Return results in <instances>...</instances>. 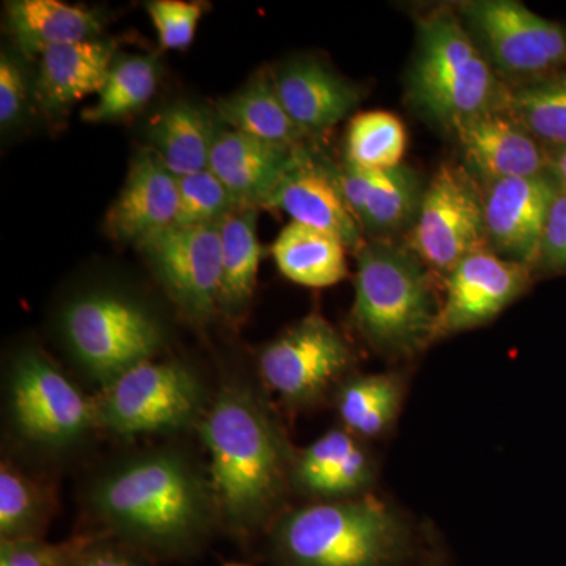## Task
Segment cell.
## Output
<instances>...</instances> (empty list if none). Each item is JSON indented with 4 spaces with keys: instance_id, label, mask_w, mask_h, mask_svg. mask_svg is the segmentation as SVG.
<instances>
[{
    "instance_id": "obj_1",
    "label": "cell",
    "mask_w": 566,
    "mask_h": 566,
    "mask_svg": "<svg viewBox=\"0 0 566 566\" xmlns=\"http://www.w3.org/2000/svg\"><path fill=\"white\" fill-rule=\"evenodd\" d=\"M200 433L210 452V491L223 520L238 531L264 523L281 504L294 461L281 428L244 387L223 389Z\"/></svg>"
},
{
    "instance_id": "obj_2",
    "label": "cell",
    "mask_w": 566,
    "mask_h": 566,
    "mask_svg": "<svg viewBox=\"0 0 566 566\" xmlns=\"http://www.w3.org/2000/svg\"><path fill=\"white\" fill-rule=\"evenodd\" d=\"M93 512L123 538L155 551H174L202 534L214 505L191 464L177 453L133 458L103 476Z\"/></svg>"
},
{
    "instance_id": "obj_3",
    "label": "cell",
    "mask_w": 566,
    "mask_h": 566,
    "mask_svg": "<svg viewBox=\"0 0 566 566\" xmlns=\"http://www.w3.org/2000/svg\"><path fill=\"white\" fill-rule=\"evenodd\" d=\"M442 300L433 271L406 245L365 243L357 252L352 318L375 352L408 359L436 342Z\"/></svg>"
},
{
    "instance_id": "obj_4",
    "label": "cell",
    "mask_w": 566,
    "mask_h": 566,
    "mask_svg": "<svg viewBox=\"0 0 566 566\" xmlns=\"http://www.w3.org/2000/svg\"><path fill=\"white\" fill-rule=\"evenodd\" d=\"M416 24L415 54L406 76L409 106L449 133L469 118L501 109L506 84L455 7H436L420 14Z\"/></svg>"
},
{
    "instance_id": "obj_5",
    "label": "cell",
    "mask_w": 566,
    "mask_h": 566,
    "mask_svg": "<svg viewBox=\"0 0 566 566\" xmlns=\"http://www.w3.org/2000/svg\"><path fill=\"white\" fill-rule=\"evenodd\" d=\"M405 545V524L376 497L303 506L275 531V546L290 566H386Z\"/></svg>"
},
{
    "instance_id": "obj_6",
    "label": "cell",
    "mask_w": 566,
    "mask_h": 566,
    "mask_svg": "<svg viewBox=\"0 0 566 566\" xmlns=\"http://www.w3.org/2000/svg\"><path fill=\"white\" fill-rule=\"evenodd\" d=\"M62 327L77 363L103 387L151 360L163 344L150 312L114 293L77 297L63 312Z\"/></svg>"
},
{
    "instance_id": "obj_7",
    "label": "cell",
    "mask_w": 566,
    "mask_h": 566,
    "mask_svg": "<svg viewBox=\"0 0 566 566\" xmlns=\"http://www.w3.org/2000/svg\"><path fill=\"white\" fill-rule=\"evenodd\" d=\"M457 13L506 85L566 70V28L515 0H468Z\"/></svg>"
},
{
    "instance_id": "obj_8",
    "label": "cell",
    "mask_w": 566,
    "mask_h": 566,
    "mask_svg": "<svg viewBox=\"0 0 566 566\" xmlns=\"http://www.w3.org/2000/svg\"><path fill=\"white\" fill-rule=\"evenodd\" d=\"M405 245L442 275L471 253L490 249L483 186L464 166L444 163L436 170Z\"/></svg>"
},
{
    "instance_id": "obj_9",
    "label": "cell",
    "mask_w": 566,
    "mask_h": 566,
    "mask_svg": "<svg viewBox=\"0 0 566 566\" xmlns=\"http://www.w3.org/2000/svg\"><path fill=\"white\" fill-rule=\"evenodd\" d=\"M203 398L191 368L147 360L104 387L96 401V423L120 436L172 431L197 419Z\"/></svg>"
},
{
    "instance_id": "obj_10",
    "label": "cell",
    "mask_w": 566,
    "mask_h": 566,
    "mask_svg": "<svg viewBox=\"0 0 566 566\" xmlns=\"http://www.w3.org/2000/svg\"><path fill=\"white\" fill-rule=\"evenodd\" d=\"M10 409L18 431L44 447L73 444L96 424V403L35 349L14 360Z\"/></svg>"
},
{
    "instance_id": "obj_11",
    "label": "cell",
    "mask_w": 566,
    "mask_h": 566,
    "mask_svg": "<svg viewBox=\"0 0 566 566\" xmlns=\"http://www.w3.org/2000/svg\"><path fill=\"white\" fill-rule=\"evenodd\" d=\"M219 223L174 226L139 244L174 303L197 322H205L219 308L222 277Z\"/></svg>"
},
{
    "instance_id": "obj_12",
    "label": "cell",
    "mask_w": 566,
    "mask_h": 566,
    "mask_svg": "<svg viewBox=\"0 0 566 566\" xmlns=\"http://www.w3.org/2000/svg\"><path fill=\"white\" fill-rule=\"evenodd\" d=\"M353 354L323 316L308 315L260 354L264 382L293 405L311 403L352 364Z\"/></svg>"
},
{
    "instance_id": "obj_13",
    "label": "cell",
    "mask_w": 566,
    "mask_h": 566,
    "mask_svg": "<svg viewBox=\"0 0 566 566\" xmlns=\"http://www.w3.org/2000/svg\"><path fill=\"white\" fill-rule=\"evenodd\" d=\"M534 268L485 249L471 253L446 275L436 340L490 323L532 282Z\"/></svg>"
},
{
    "instance_id": "obj_14",
    "label": "cell",
    "mask_w": 566,
    "mask_h": 566,
    "mask_svg": "<svg viewBox=\"0 0 566 566\" xmlns=\"http://www.w3.org/2000/svg\"><path fill=\"white\" fill-rule=\"evenodd\" d=\"M483 186L490 251L534 268L558 186L551 174L505 178Z\"/></svg>"
},
{
    "instance_id": "obj_15",
    "label": "cell",
    "mask_w": 566,
    "mask_h": 566,
    "mask_svg": "<svg viewBox=\"0 0 566 566\" xmlns=\"http://www.w3.org/2000/svg\"><path fill=\"white\" fill-rule=\"evenodd\" d=\"M450 134L457 139L465 169L483 185L549 174V150L504 111L476 115Z\"/></svg>"
},
{
    "instance_id": "obj_16",
    "label": "cell",
    "mask_w": 566,
    "mask_h": 566,
    "mask_svg": "<svg viewBox=\"0 0 566 566\" xmlns=\"http://www.w3.org/2000/svg\"><path fill=\"white\" fill-rule=\"evenodd\" d=\"M264 207L277 208L294 222L334 234L349 251L357 253L367 243L363 227L345 202L337 172L316 163L304 147L297 148L293 166Z\"/></svg>"
},
{
    "instance_id": "obj_17",
    "label": "cell",
    "mask_w": 566,
    "mask_h": 566,
    "mask_svg": "<svg viewBox=\"0 0 566 566\" xmlns=\"http://www.w3.org/2000/svg\"><path fill=\"white\" fill-rule=\"evenodd\" d=\"M337 181L364 232L389 241L394 234L411 230L427 186L405 164L394 169L368 170L346 159L337 170Z\"/></svg>"
},
{
    "instance_id": "obj_18",
    "label": "cell",
    "mask_w": 566,
    "mask_h": 566,
    "mask_svg": "<svg viewBox=\"0 0 566 566\" xmlns=\"http://www.w3.org/2000/svg\"><path fill=\"white\" fill-rule=\"evenodd\" d=\"M177 216L178 178L151 148L140 151L107 214V230L117 240L140 244L174 227Z\"/></svg>"
},
{
    "instance_id": "obj_19",
    "label": "cell",
    "mask_w": 566,
    "mask_h": 566,
    "mask_svg": "<svg viewBox=\"0 0 566 566\" xmlns=\"http://www.w3.org/2000/svg\"><path fill=\"white\" fill-rule=\"evenodd\" d=\"M297 148L268 144L230 129L216 137L208 169L226 185L240 210L264 207L293 166Z\"/></svg>"
},
{
    "instance_id": "obj_20",
    "label": "cell",
    "mask_w": 566,
    "mask_h": 566,
    "mask_svg": "<svg viewBox=\"0 0 566 566\" xmlns=\"http://www.w3.org/2000/svg\"><path fill=\"white\" fill-rule=\"evenodd\" d=\"M274 82L290 117L307 136L333 128L360 102L356 85L316 59L286 62L274 74Z\"/></svg>"
},
{
    "instance_id": "obj_21",
    "label": "cell",
    "mask_w": 566,
    "mask_h": 566,
    "mask_svg": "<svg viewBox=\"0 0 566 566\" xmlns=\"http://www.w3.org/2000/svg\"><path fill=\"white\" fill-rule=\"evenodd\" d=\"M114 43L85 40L62 44L40 55L36 96L48 111L81 102L103 91L114 61Z\"/></svg>"
},
{
    "instance_id": "obj_22",
    "label": "cell",
    "mask_w": 566,
    "mask_h": 566,
    "mask_svg": "<svg viewBox=\"0 0 566 566\" xmlns=\"http://www.w3.org/2000/svg\"><path fill=\"white\" fill-rule=\"evenodd\" d=\"M293 476L312 494L353 495L370 483L374 468L353 433L331 430L296 458Z\"/></svg>"
},
{
    "instance_id": "obj_23",
    "label": "cell",
    "mask_w": 566,
    "mask_h": 566,
    "mask_svg": "<svg viewBox=\"0 0 566 566\" xmlns=\"http://www.w3.org/2000/svg\"><path fill=\"white\" fill-rule=\"evenodd\" d=\"M10 31L25 57H39L62 44L93 40L102 18L85 7L61 0H14L7 3Z\"/></svg>"
},
{
    "instance_id": "obj_24",
    "label": "cell",
    "mask_w": 566,
    "mask_h": 566,
    "mask_svg": "<svg viewBox=\"0 0 566 566\" xmlns=\"http://www.w3.org/2000/svg\"><path fill=\"white\" fill-rule=\"evenodd\" d=\"M279 271L311 289L337 285L348 275L346 245L334 234L300 222L283 227L273 244Z\"/></svg>"
},
{
    "instance_id": "obj_25",
    "label": "cell",
    "mask_w": 566,
    "mask_h": 566,
    "mask_svg": "<svg viewBox=\"0 0 566 566\" xmlns=\"http://www.w3.org/2000/svg\"><path fill=\"white\" fill-rule=\"evenodd\" d=\"M216 137L218 133L210 115L185 102L159 112L148 129L151 150L177 178L210 167Z\"/></svg>"
},
{
    "instance_id": "obj_26",
    "label": "cell",
    "mask_w": 566,
    "mask_h": 566,
    "mask_svg": "<svg viewBox=\"0 0 566 566\" xmlns=\"http://www.w3.org/2000/svg\"><path fill=\"white\" fill-rule=\"evenodd\" d=\"M219 115L233 132L268 144L296 148L307 136L283 106L274 74H256L241 91L219 104Z\"/></svg>"
},
{
    "instance_id": "obj_27",
    "label": "cell",
    "mask_w": 566,
    "mask_h": 566,
    "mask_svg": "<svg viewBox=\"0 0 566 566\" xmlns=\"http://www.w3.org/2000/svg\"><path fill=\"white\" fill-rule=\"evenodd\" d=\"M222 277L219 308L240 314L251 301L262 262V245L256 237L253 208L233 211L221 223Z\"/></svg>"
},
{
    "instance_id": "obj_28",
    "label": "cell",
    "mask_w": 566,
    "mask_h": 566,
    "mask_svg": "<svg viewBox=\"0 0 566 566\" xmlns=\"http://www.w3.org/2000/svg\"><path fill=\"white\" fill-rule=\"evenodd\" d=\"M501 111L547 150L566 148V70L506 85Z\"/></svg>"
},
{
    "instance_id": "obj_29",
    "label": "cell",
    "mask_w": 566,
    "mask_h": 566,
    "mask_svg": "<svg viewBox=\"0 0 566 566\" xmlns=\"http://www.w3.org/2000/svg\"><path fill=\"white\" fill-rule=\"evenodd\" d=\"M401 398L403 381L400 376H360L346 382L338 392V415L349 433L374 438L394 422Z\"/></svg>"
},
{
    "instance_id": "obj_30",
    "label": "cell",
    "mask_w": 566,
    "mask_h": 566,
    "mask_svg": "<svg viewBox=\"0 0 566 566\" xmlns=\"http://www.w3.org/2000/svg\"><path fill=\"white\" fill-rule=\"evenodd\" d=\"M406 129L390 112H363L353 117L346 133V161L368 170L401 166L406 151Z\"/></svg>"
},
{
    "instance_id": "obj_31",
    "label": "cell",
    "mask_w": 566,
    "mask_h": 566,
    "mask_svg": "<svg viewBox=\"0 0 566 566\" xmlns=\"http://www.w3.org/2000/svg\"><path fill=\"white\" fill-rule=\"evenodd\" d=\"M158 87V66L153 57L133 55L115 62L98 103L84 112L87 122H109L145 106Z\"/></svg>"
},
{
    "instance_id": "obj_32",
    "label": "cell",
    "mask_w": 566,
    "mask_h": 566,
    "mask_svg": "<svg viewBox=\"0 0 566 566\" xmlns=\"http://www.w3.org/2000/svg\"><path fill=\"white\" fill-rule=\"evenodd\" d=\"M50 501L43 488L18 469H0V535L2 539L40 538L50 516Z\"/></svg>"
},
{
    "instance_id": "obj_33",
    "label": "cell",
    "mask_w": 566,
    "mask_h": 566,
    "mask_svg": "<svg viewBox=\"0 0 566 566\" xmlns=\"http://www.w3.org/2000/svg\"><path fill=\"white\" fill-rule=\"evenodd\" d=\"M240 210L226 185L210 169L178 178L177 227L211 226Z\"/></svg>"
},
{
    "instance_id": "obj_34",
    "label": "cell",
    "mask_w": 566,
    "mask_h": 566,
    "mask_svg": "<svg viewBox=\"0 0 566 566\" xmlns=\"http://www.w3.org/2000/svg\"><path fill=\"white\" fill-rule=\"evenodd\" d=\"M147 11L164 50L185 51L196 39L203 6L185 0H153L147 3Z\"/></svg>"
},
{
    "instance_id": "obj_35",
    "label": "cell",
    "mask_w": 566,
    "mask_h": 566,
    "mask_svg": "<svg viewBox=\"0 0 566 566\" xmlns=\"http://www.w3.org/2000/svg\"><path fill=\"white\" fill-rule=\"evenodd\" d=\"M91 538L48 543L41 538L2 539L0 566H69Z\"/></svg>"
},
{
    "instance_id": "obj_36",
    "label": "cell",
    "mask_w": 566,
    "mask_h": 566,
    "mask_svg": "<svg viewBox=\"0 0 566 566\" xmlns=\"http://www.w3.org/2000/svg\"><path fill=\"white\" fill-rule=\"evenodd\" d=\"M534 271L546 274L566 273V192L560 188L547 214Z\"/></svg>"
},
{
    "instance_id": "obj_37",
    "label": "cell",
    "mask_w": 566,
    "mask_h": 566,
    "mask_svg": "<svg viewBox=\"0 0 566 566\" xmlns=\"http://www.w3.org/2000/svg\"><path fill=\"white\" fill-rule=\"evenodd\" d=\"M24 74L10 55L0 59V123L3 128L17 122L25 103Z\"/></svg>"
},
{
    "instance_id": "obj_38",
    "label": "cell",
    "mask_w": 566,
    "mask_h": 566,
    "mask_svg": "<svg viewBox=\"0 0 566 566\" xmlns=\"http://www.w3.org/2000/svg\"><path fill=\"white\" fill-rule=\"evenodd\" d=\"M69 566H142V564L132 554L120 549V547L98 545V543L92 539L70 562Z\"/></svg>"
},
{
    "instance_id": "obj_39",
    "label": "cell",
    "mask_w": 566,
    "mask_h": 566,
    "mask_svg": "<svg viewBox=\"0 0 566 566\" xmlns=\"http://www.w3.org/2000/svg\"><path fill=\"white\" fill-rule=\"evenodd\" d=\"M549 174L556 180L558 188L566 192V148L549 150Z\"/></svg>"
},
{
    "instance_id": "obj_40",
    "label": "cell",
    "mask_w": 566,
    "mask_h": 566,
    "mask_svg": "<svg viewBox=\"0 0 566 566\" xmlns=\"http://www.w3.org/2000/svg\"><path fill=\"white\" fill-rule=\"evenodd\" d=\"M226 566H248V565L230 564V565H226Z\"/></svg>"
}]
</instances>
